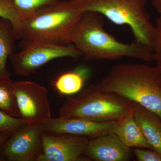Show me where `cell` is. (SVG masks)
Instances as JSON below:
<instances>
[{"label": "cell", "instance_id": "cell-16", "mask_svg": "<svg viewBox=\"0 0 161 161\" xmlns=\"http://www.w3.org/2000/svg\"><path fill=\"white\" fill-rule=\"evenodd\" d=\"M11 79L0 78V110L15 117H19V110Z\"/></svg>", "mask_w": 161, "mask_h": 161}, {"label": "cell", "instance_id": "cell-7", "mask_svg": "<svg viewBox=\"0 0 161 161\" xmlns=\"http://www.w3.org/2000/svg\"><path fill=\"white\" fill-rule=\"evenodd\" d=\"M20 118L29 125H42L52 118L45 87L29 80L14 82Z\"/></svg>", "mask_w": 161, "mask_h": 161}, {"label": "cell", "instance_id": "cell-4", "mask_svg": "<svg viewBox=\"0 0 161 161\" xmlns=\"http://www.w3.org/2000/svg\"><path fill=\"white\" fill-rule=\"evenodd\" d=\"M82 11L94 12L116 25L130 26L134 41L154 52L157 31L146 6L148 0H73Z\"/></svg>", "mask_w": 161, "mask_h": 161}, {"label": "cell", "instance_id": "cell-6", "mask_svg": "<svg viewBox=\"0 0 161 161\" xmlns=\"http://www.w3.org/2000/svg\"><path fill=\"white\" fill-rule=\"evenodd\" d=\"M21 50L14 53L9 59L15 74L27 77L41 66L54 59L63 58H78L81 56L74 44L58 45L50 43L22 40Z\"/></svg>", "mask_w": 161, "mask_h": 161}, {"label": "cell", "instance_id": "cell-12", "mask_svg": "<svg viewBox=\"0 0 161 161\" xmlns=\"http://www.w3.org/2000/svg\"><path fill=\"white\" fill-rule=\"evenodd\" d=\"M134 116L144 136L152 149L161 153V117L136 103Z\"/></svg>", "mask_w": 161, "mask_h": 161}, {"label": "cell", "instance_id": "cell-3", "mask_svg": "<svg viewBox=\"0 0 161 161\" xmlns=\"http://www.w3.org/2000/svg\"><path fill=\"white\" fill-rule=\"evenodd\" d=\"M72 44L86 60H115L129 57L151 62L153 51L134 41L124 43L105 31L103 16L94 12L83 13L75 31Z\"/></svg>", "mask_w": 161, "mask_h": 161}, {"label": "cell", "instance_id": "cell-8", "mask_svg": "<svg viewBox=\"0 0 161 161\" xmlns=\"http://www.w3.org/2000/svg\"><path fill=\"white\" fill-rule=\"evenodd\" d=\"M42 125H28L9 136L0 148V161H38L43 153Z\"/></svg>", "mask_w": 161, "mask_h": 161}, {"label": "cell", "instance_id": "cell-18", "mask_svg": "<svg viewBox=\"0 0 161 161\" xmlns=\"http://www.w3.org/2000/svg\"><path fill=\"white\" fill-rule=\"evenodd\" d=\"M58 0H12L20 16L28 14Z\"/></svg>", "mask_w": 161, "mask_h": 161}, {"label": "cell", "instance_id": "cell-10", "mask_svg": "<svg viewBox=\"0 0 161 161\" xmlns=\"http://www.w3.org/2000/svg\"><path fill=\"white\" fill-rule=\"evenodd\" d=\"M116 121L95 122L76 117L59 116L52 118L42 126L44 132L51 134L69 133L91 139L112 132Z\"/></svg>", "mask_w": 161, "mask_h": 161}, {"label": "cell", "instance_id": "cell-2", "mask_svg": "<svg viewBox=\"0 0 161 161\" xmlns=\"http://www.w3.org/2000/svg\"><path fill=\"white\" fill-rule=\"evenodd\" d=\"M96 85L103 92L138 103L161 117V72L156 66L118 64Z\"/></svg>", "mask_w": 161, "mask_h": 161}, {"label": "cell", "instance_id": "cell-9", "mask_svg": "<svg viewBox=\"0 0 161 161\" xmlns=\"http://www.w3.org/2000/svg\"><path fill=\"white\" fill-rule=\"evenodd\" d=\"M89 140L81 136L43 132V153L38 161H90L85 154Z\"/></svg>", "mask_w": 161, "mask_h": 161}, {"label": "cell", "instance_id": "cell-19", "mask_svg": "<svg viewBox=\"0 0 161 161\" xmlns=\"http://www.w3.org/2000/svg\"><path fill=\"white\" fill-rule=\"evenodd\" d=\"M0 18L10 20L14 27L17 24L20 14L12 0H0Z\"/></svg>", "mask_w": 161, "mask_h": 161}, {"label": "cell", "instance_id": "cell-21", "mask_svg": "<svg viewBox=\"0 0 161 161\" xmlns=\"http://www.w3.org/2000/svg\"><path fill=\"white\" fill-rule=\"evenodd\" d=\"M155 26L157 31V40L154 52V61L156 64V66L161 72V15L157 19Z\"/></svg>", "mask_w": 161, "mask_h": 161}, {"label": "cell", "instance_id": "cell-1", "mask_svg": "<svg viewBox=\"0 0 161 161\" xmlns=\"http://www.w3.org/2000/svg\"><path fill=\"white\" fill-rule=\"evenodd\" d=\"M84 12L73 0H58L20 16L14 27L17 40L58 45L72 44Z\"/></svg>", "mask_w": 161, "mask_h": 161}, {"label": "cell", "instance_id": "cell-22", "mask_svg": "<svg viewBox=\"0 0 161 161\" xmlns=\"http://www.w3.org/2000/svg\"><path fill=\"white\" fill-rule=\"evenodd\" d=\"M152 5L161 15V0H152Z\"/></svg>", "mask_w": 161, "mask_h": 161}, {"label": "cell", "instance_id": "cell-17", "mask_svg": "<svg viewBox=\"0 0 161 161\" xmlns=\"http://www.w3.org/2000/svg\"><path fill=\"white\" fill-rule=\"evenodd\" d=\"M28 125L19 117H15L0 110V132L11 135Z\"/></svg>", "mask_w": 161, "mask_h": 161}, {"label": "cell", "instance_id": "cell-11", "mask_svg": "<svg viewBox=\"0 0 161 161\" xmlns=\"http://www.w3.org/2000/svg\"><path fill=\"white\" fill-rule=\"evenodd\" d=\"M85 154L90 161H127L132 157V150L110 132L90 139Z\"/></svg>", "mask_w": 161, "mask_h": 161}, {"label": "cell", "instance_id": "cell-13", "mask_svg": "<svg viewBox=\"0 0 161 161\" xmlns=\"http://www.w3.org/2000/svg\"><path fill=\"white\" fill-rule=\"evenodd\" d=\"M133 111L134 108L122 118L116 121L112 132L117 135L127 147L153 150L136 122Z\"/></svg>", "mask_w": 161, "mask_h": 161}, {"label": "cell", "instance_id": "cell-23", "mask_svg": "<svg viewBox=\"0 0 161 161\" xmlns=\"http://www.w3.org/2000/svg\"><path fill=\"white\" fill-rule=\"evenodd\" d=\"M9 136L8 133L5 132H0V148L2 147L6 140L9 138Z\"/></svg>", "mask_w": 161, "mask_h": 161}, {"label": "cell", "instance_id": "cell-14", "mask_svg": "<svg viewBox=\"0 0 161 161\" xmlns=\"http://www.w3.org/2000/svg\"><path fill=\"white\" fill-rule=\"evenodd\" d=\"M17 40L11 21L0 18V78L11 79V74L7 68V61L16 49Z\"/></svg>", "mask_w": 161, "mask_h": 161}, {"label": "cell", "instance_id": "cell-15", "mask_svg": "<svg viewBox=\"0 0 161 161\" xmlns=\"http://www.w3.org/2000/svg\"><path fill=\"white\" fill-rule=\"evenodd\" d=\"M90 69L80 66L60 75L54 81V86L61 95L77 94L82 90L86 81L90 77Z\"/></svg>", "mask_w": 161, "mask_h": 161}, {"label": "cell", "instance_id": "cell-20", "mask_svg": "<svg viewBox=\"0 0 161 161\" xmlns=\"http://www.w3.org/2000/svg\"><path fill=\"white\" fill-rule=\"evenodd\" d=\"M133 152L139 161H161V153L153 150L135 148Z\"/></svg>", "mask_w": 161, "mask_h": 161}, {"label": "cell", "instance_id": "cell-5", "mask_svg": "<svg viewBox=\"0 0 161 161\" xmlns=\"http://www.w3.org/2000/svg\"><path fill=\"white\" fill-rule=\"evenodd\" d=\"M135 104L103 92L96 84H92L81 90L77 96L65 101L59 110V115L95 122L114 121L122 118Z\"/></svg>", "mask_w": 161, "mask_h": 161}]
</instances>
